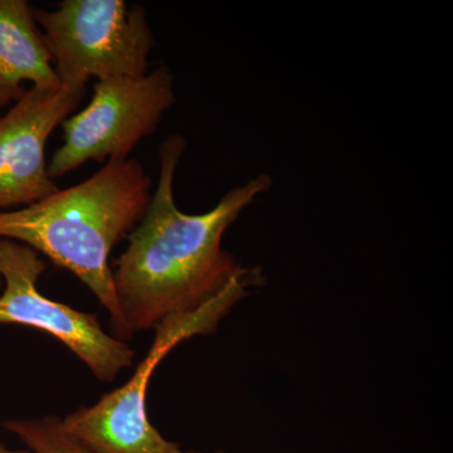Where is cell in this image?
I'll return each mask as SVG.
<instances>
[{
	"label": "cell",
	"mask_w": 453,
	"mask_h": 453,
	"mask_svg": "<svg viewBox=\"0 0 453 453\" xmlns=\"http://www.w3.org/2000/svg\"><path fill=\"white\" fill-rule=\"evenodd\" d=\"M186 149L181 135L160 145L157 188L112 270L127 339L173 316L192 314L249 271L223 249V235L256 198L270 192L273 179L258 175L226 192L211 211L184 213L175 203L174 180Z\"/></svg>",
	"instance_id": "1"
},
{
	"label": "cell",
	"mask_w": 453,
	"mask_h": 453,
	"mask_svg": "<svg viewBox=\"0 0 453 453\" xmlns=\"http://www.w3.org/2000/svg\"><path fill=\"white\" fill-rule=\"evenodd\" d=\"M151 195V179L138 160H109L77 186L0 211V238L25 243L73 273L109 312L115 338L125 342L109 257L142 219Z\"/></svg>",
	"instance_id": "2"
},
{
	"label": "cell",
	"mask_w": 453,
	"mask_h": 453,
	"mask_svg": "<svg viewBox=\"0 0 453 453\" xmlns=\"http://www.w3.org/2000/svg\"><path fill=\"white\" fill-rule=\"evenodd\" d=\"M257 288L251 273L232 282L216 299L192 314L173 316L155 327L153 344L133 377L120 388L101 396L62 419L67 434L91 453H181L149 421L146 395L151 375L179 342L216 330L237 301Z\"/></svg>",
	"instance_id": "3"
},
{
	"label": "cell",
	"mask_w": 453,
	"mask_h": 453,
	"mask_svg": "<svg viewBox=\"0 0 453 453\" xmlns=\"http://www.w3.org/2000/svg\"><path fill=\"white\" fill-rule=\"evenodd\" d=\"M59 83L86 89L97 81L142 77L155 40L145 9L122 0H65L55 11L33 8Z\"/></svg>",
	"instance_id": "4"
},
{
	"label": "cell",
	"mask_w": 453,
	"mask_h": 453,
	"mask_svg": "<svg viewBox=\"0 0 453 453\" xmlns=\"http://www.w3.org/2000/svg\"><path fill=\"white\" fill-rule=\"evenodd\" d=\"M174 104V76L164 65L135 79L97 81L88 105L62 124L64 144L49 164L50 179L65 177L89 160L129 159Z\"/></svg>",
	"instance_id": "5"
},
{
	"label": "cell",
	"mask_w": 453,
	"mask_h": 453,
	"mask_svg": "<svg viewBox=\"0 0 453 453\" xmlns=\"http://www.w3.org/2000/svg\"><path fill=\"white\" fill-rule=\"evenodd\" d=\"M46 271L40 253L17 241L0 238V324H17L50 334L85 363L101 381H112L130 368L135 350L110 335L97 315L49 299L37 282Z\"/></svg>",
	"instance_id": "6"
},
{
	"label": "cell",
	"mask_w": 453,
	"mask_h": 453,
	"mask_svg": "<svg viewBox=\"0 0 453 453\" xmlns=\"http://www.w3.org/2000/svg\"><path fill=\"white\" fill-rule=\"evenodd\" d=\"M85 91L32 86L0 118V211L28 207L58 192L49 174L47 142Z\"/></svg>",
	"instance_id": "7"
},
{
	"label": "cell",
	"mask_w": 453,
	"mask_h": 453,
	"mask_svg": "<svg viewBox=\"0 0 453 453\" xmlns=\"http://www.w3.org/2000/svg\"><path fill=\"white\" fill-rule=\"evenodd\" d=\"M27 82L61 88L31 5L0 0V107L16 104L28 89Z\"/></svg>",
	"instance_id": "8"
},
{
	"label": "cell",
	"mask_w": 453,
	"mask_h": 453,
	"mask_svg": "<svg viewBox=\"0 0 453 453\" xmlns=\"http://www.w3.org/2000/svg\"><path fill=\"white\" fill-rule=\"evenodd\" d=\"M0 425L16 434L32 453H91L76 438L67 434L62 419L57 417L8 419Z\"/></svg>",
	"instance_id": "9"
},
{
	"label": "cell",
	"mask_w": 453,
	"mask_h": 453,
	"mask_svg": "<svg viewBox=\"0 0 453 453\" xmlns=\"http://www.w3.org/2000/svg\"><path fill=\"white\" fill-rule=\"evenodd\" d=\"M0 453H32L29 449H9L4 443L0 442Z\"/></svg>",
	"instance_id": "10"
},
{
	"label": "cell",
	"mask_w": 453,
	"mask_h": 453,
	"mask_svg": "<svg viewBox=\"0 0 453 453\" xmlns=\"http://www.w3.org/2000/svg\"><path fill=\"white\" fill-rule=\"evenodd\" d=\"M181 453H205V452H183V451H181ZM214 453H225V452L217 451V452H214Z\"/></svg>",
	"instance_id": "11"
},
{
	"label": "cell",
	"mask_w": 453,
	"mask_h": 453,
	"mask_svg": "<svg viewBox=\"0 0 453 453\" xmlns=\"http://www.w3.org/2000/svg\"><path fill=\"white\" fill-rule=\"evenodd\" d=\"M2 288H3V280L0 279V290H2Z\"/></svg>",
	"instance_id": "12"
}]
</instances>
